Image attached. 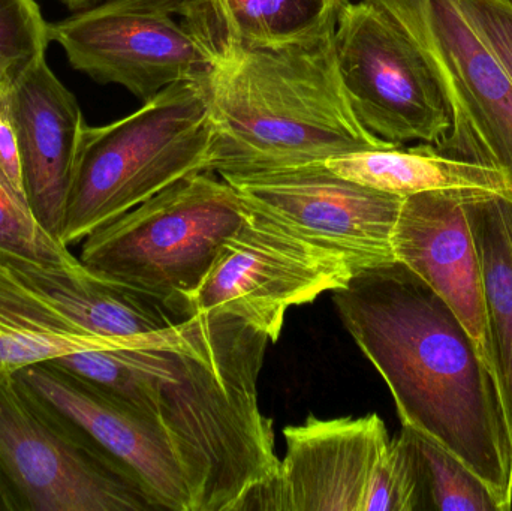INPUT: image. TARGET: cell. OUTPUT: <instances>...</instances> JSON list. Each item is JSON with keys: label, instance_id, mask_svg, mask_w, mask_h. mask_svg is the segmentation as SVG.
Instances as JSON below:
<instances>
[{"label": "cell", "instance_id": "cell-10", "mask_svg": "<svg viewBox=\"0 0 512 511\" xmlns=\"http://www.w3.org/2000/svg\"><path fill=\"white\" fill-rule=\"evenodd\" d=\"M337 68L361 125L387 143L436 144L451 126L441 86L417 45L381 9L349 3L334 30Z\"/></svg>", "mask_w": 512, "mask_h": 511}, {"label": "cell", "instance_id": "cell-9", "mask_svg": "<svg viewBox=\"0 0 512 511\" xmlns=\"http://www.w3.org/2000/svg\"><path fill=\"white\" fill-rule=\"evenodd\" d=\"M245 206L242 224L189 297V312L233 315L274 344L289 308L345 288L355 273L342 255Z\"/></svg>", "mask_w": 512, "mask_h": 511}, {"label": "cell", "instance_id": "cell-25", "mask_svg": "<svg viewBox=\"0 0 512 511\" xmlns=\"http://www.w3.org/2000/svg\"><path fill=\"white\" fill-rule=\"evenodd\" d=\"M6 86H8V83L5 84L2 90V114H0V170L11 180L12 185L24 195L17 135H15L14 125H12L11 117H9Z\"/></svg>", "mask_w": 512, "mask_h": 511}, {"label": "cell", "instance_id": "cell-5", "mask_svg": "<svg viewBox=\"0 0 512 511\" xmlns=\"http://www.w3.org/2000/svg\"><path fill=\"white\" fill-rule=\"evenodd\" d=\"M245 215L222 177L192 174L90 233L78 258L90 272L192 315L189 297Z\"/></svg>", "mask_w": 512, "mask_h": 511}, {"label": "cell", "instance_id": "cell-6", "mask_svg": "<svg viewBox=\"0 0 512 511\" xmlns=\"http://www.w3.org/2000/svg\"><path fill=\"white\" fill-rule=\"evenodd\" d=\"M69 65L150 101L183 81L209 83L231 42L209 0H108L48 23Z\"/></svg>", "mask_w": 512, "mask_h": 511}, {"label": "cell", "instance_id": "cell-24", "mask_svg": "<svg viewBox=\"0 0 512 511\" xmlns=\"http://www.w3.org/2000/svg\"><path fill=\"white\" fill-rule=\"evenodd\" d=\"M512 81V0H459Z\"/></svg>", "mask_w": 512, "mask_h": 511}, {"label": "cell", "instance_id": "cell-15", "mask_svg": "<svg viewBox=\"0 0 512 511\" xmlns=\"http://www.w3.org/2000/svg\"><path fill=\"white\" fill-rule=\"evenodd\" d=\"M465 192L430 191L403 198L393 254L456 312L490 366L483 273Z\"/></svg>", "mask_w": 512, "mask_h": 511}, {"label": "cell", "instance_id": "cell-23", "mask_svg": "<svg viewBox=\"0 0 512 511\" xmlns=\"http://www.w3.org/2000/svg\"><path fill=\"white\" fill-rule=\"evenodd\" d=\"M48 23L35 0H0V84L47 54Z\"/></svg>", "mask_w": 512, "mask_h": 511}, {"label": "cell", "instance_id": "cell-11", "mask_svg": "<svg viewBox=\"0 0 512 511\" xmlns=\"http://www.w3.org/2000/svg\"><path fill=\"white\" fill-rule=\"evenodd\" d=\"M221 177L252 209L345 257L355 275L396 261L402 197L351 182L325 162Z\"/></svg>", "mask_w": 512, "mask_h": 511}, {"label": "cell", "instance_id": "cell-4", "mask_svg": "<svg viewBox=\"0 0 512 511\" xmlns=\"http://www.w3.org/2000/svg\"><path fill=\"white\" fill-rule=\"evenodd\" d=\"M209 83L183 81L105 126L84 128L66 197V246L192 174L210 173Z\"/></svg>", "mask_w": 512, "mask_h": 511}, {"label": "cell", "instance_id": "cell-21", "mask_svg": "<svg viewBox=\"0 0 512 511\" xmlns=\"http://www.w3.org/2000/svg\"><path fill=\"white\" fill-rule=\"evenodd\" d=\"M420 462L424 511H502L486 483L432 438L403 426Z\"/></svg>", "mask_w": 512, "mask_h": 511}, {"label": "cell", "instance_id": "cell-18", "mask_svg": "<svg viewBox=\"0 0 512 511\" xmlns=\"http://www.w3.org/2000/svg\"><path fill=\"white\" fill-rule=\"evenodd\" d=\"M465 206L483 273L490 369L512 440V200L466 191Z\"/></svg>", "mask_w": 512, "mask_h": 511}, {"label": "cell", "instance_id": "cell-27", "mask_svg": "<svg viewBox=\"0 0 512 511\" xmlns=\"http://www.w3.org/2000/svg\"><path fill=\"white\" fill-rule=\"evenodd\" d=\"M63 5L68 6L69 9H81L84 6L90 5L92 2H96V0H59Z\"/></svg>", "mask_w": 512, "mask_h": 511}, {"label": "cell", "instance_id": "cell-26", "mask_svg": "<svg viewBox=\"0 0 512 511\" xmlns=\"http://www.w3.org/2000/svg\"><path fill=\"white\" fill-rule=\"evenodd\" d=\"M0 510L21 511L20 503H18L17 495L9 483L8 477L0 468Z\"/></svg>", "mask_w": 512, "mask_h": 511}, {"label": "cell", "instance_id": "cell-1", "mask_svg": "<svg viewBox=\"0 0 512 511\" xmlns=\"http://www.w3.org/2000/svg\"><path fill=\"white\" fill-rule=\"evenodd\" d=\"M268 344L233 315L195 312L128 347L123 401L167 435L191 511H240L279 470L258 402Z\"/></svg>", "mask_w": 512, "mask_h": 511}, {"label": "cell", "instance_id": "cell-13", "mask_svg": "<svg viewBox=\"0 0 512 511\" xmlns=\"http://www.w3.org/2000/svg\"><path fill=\"white\" fill-rule=\"evenodd\" d=\"M14 375L131 470L159 510L191 511L176 453L153 420L51 362L26 366Z\"/></svg>", "mask_w": 512, "mask_h": 511}, {"label": "cell", "instance_id": "cell-14", "mask_svg": "<svg viewBox=\"0 0 512 511\" xmlns=\"http://www.w3.org/2000/svg\"><path fill=\"white\" fill-rule=\"evenodd\" d=\"M6 99L27 203L39 224L60 240L72 170L87 126L83 111L51 71L47 54L12 75Z\"/></svg>", "mask_w": 512, "mask_h": 511}, {"label": "cell", "instance_id": "cell-3", "mask_svg": "<svg viewBox=\"0 0 512 511\" xmlns=\"http://www.w3.org/2000/svg\"><path fill=\"white\" fill-rule=\"evenodd\" d=\"M210 173L277 170L397 147L367 131L340 80L334 32L282 48L231 44L209 80Z\"/></svg>", "mask_w": 512, "mask_h": 511}, {"label": "cell", "instance_id": "cell-2", "mask_svg": "<svg viewBox=\"0 0 512 511\" xmlns=\"http://www.w3.org/2000/svg\"><path fill=\"white\" fill-rule=\"evenodd\" d=\"M343 327L384 378L402 426L432 438L512 510V440L489 363L456 312L399 261L333 291Z\"/></svg>", "mask_w": 512, "mask_h": 511}, {"label": "cell", "instance_id": "cell-20", "mask_svg": "<svg viewBox=\"0 0 512 511\" xmlns=\"http://www.w3.org/2000/svg\"><path fill=\"white\" fill-rule=\"evenodd\" d=\"M231 44L282 48L336 30L349 0H209Z\"/></svg>", "mask_w": 512, "mask_h": 511}, {"label": "cell", "instance_id": "cell-16", "mask_svg": "<svg viewBox=\"0 0 512 511\" xmlns=\"http://www.w3.org/2000/svg\"><path fill=\"white\" fill-rule=\"evenodd\" d=\"M0 257L57 311L99 338H135L167 329L189 317L155 297L90 272L83 263L72 267L42 266L12 255Z\"/></svg>", "mask_w": 512, "mask_h": 511}, {"label": "cell", "instance_id": "cell-19", "mask_svg": "<svg viewBox=\"0 0 512 511\" xmlns=\"http://www.w3.org/2000/svg\"><path fill=\"white\" fill-rule=\"evenodd\" d=\"M116 341L99 338L69 320L0 257V383L26 366Z\"/></svg>", "mask_w": 512, "mask_h": 511}, {"label": "cell", "instance_id": "cell-12", "mask_svg": "<svg viewBox=\"0 0 512 511\" xmlns=\"http://www.w3.org/2000/svg\"><path fill=\"white\" fill-rule=\"evenodd\" d=\"M286 452L276 476L240 511H367L376 471L391 438L378 414L316 419L283 431Z\"/></svg>", "mask_w": 512, "mask_h": 511}, {"label": "cell", "instance_id": "cell-7", "mask_svg": "<svg viewBox=\"0 0 512 511\" xmlns=\"http://www.w3.org/2000/svg\"><path fill=\"white\" fill-rule=\"evenodd\" d=\"M0 468L21 511L159 510L131 470L15 375L0 383Z\"/></svg>", "mask_w": 512, "mask_h": 511}, {"label": "cell", "instance_id": "cell-17", "mask_svg": "<svg viewBox=\"0 0 512 511\" xmlns=\"http://www.w3.org/2000/svg\"><path fill=\"white\" fill-rule=\"evenodd\" d=\"M334 173L358 185L406 198L430 191H483L512 200V179L487 165L442 155L432 144L360 150L327 159Z\"/></svg>", "mask_w": 512, "mask_h": 511}, {"label": "cell", "instance_id": "cell-22", "mask_svg": "<svg viewBox=\"0 0 512 511\" xmlns=\"http://www.w3.org/2000/svg\"><path fill=\"white\" fill-rule=\"evenodd\" d=\"M0 254L42 266L72 267L81 263L69 246L51 236L33 215L26 197L0 170Z\"/></svg>", "mask_w": 512, "mask_h": 511}, {"label": "cell", "instance_id": "cell-8", "mask_svg": "<svg viewBox=\"0 0 512 511\" xmlns=\"http://www.w3.org/2000/svg\"><path fill=\"white\" fill-rule=\"evenodd\" d=\"M387 14L426 57L450 113L442 155L512 179V81L459 0H363Z\"/></svg>", "mask_w": 512, "mask_h": 511}]
</instances>
